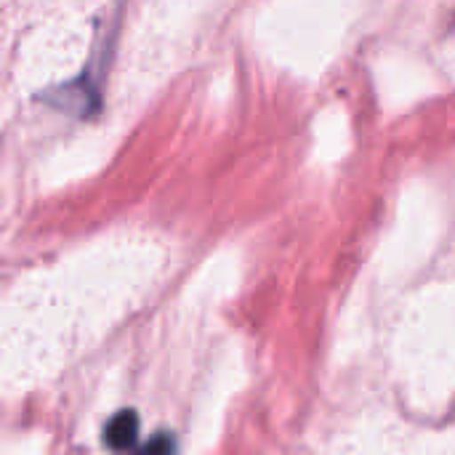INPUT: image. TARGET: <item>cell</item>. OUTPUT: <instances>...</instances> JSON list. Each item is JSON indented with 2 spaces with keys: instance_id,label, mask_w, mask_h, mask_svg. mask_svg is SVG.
<instances>
[{
  "instance_id": "6da1fadb",
  "label": "cell",
  "mask_w": 455,
  "mask_h": 455,
  "mask_svg": "<svg viewBox=\"0 0 455 455\" xmlns=\"http://www.w3.org/2000/svg\"><path fill=\"white\" fill-rule=\"evenodd\" d=\"M136 435H139V419H136L133 411L117 413V416L107 424V429H104V440H107L109 448H115V451L131 448V445L136 443Z\"/></svg>"
}]
</instances>
